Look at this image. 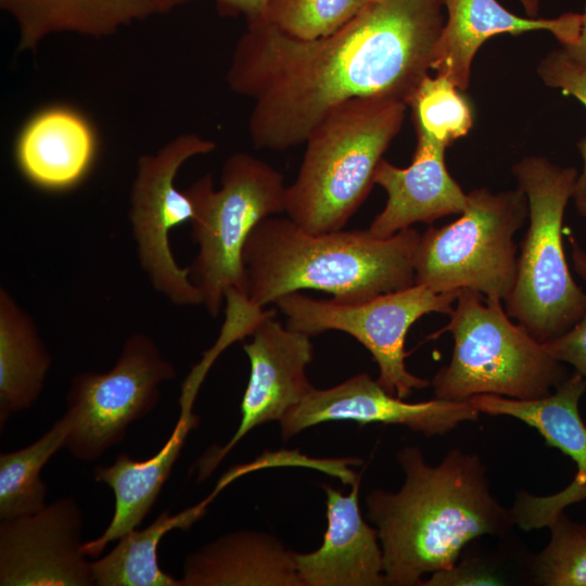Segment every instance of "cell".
Wrapping results in <instances>:
<instances>
[{"instance_id":"cell-1","label":"cell","mask_w":586,"mask_h":586,"mask_svg":"<svg viewBox=\"0 0 586 586\" xmlns=\"http://www.w3.org/2000/svg\"><path fill=\"white\" fill-rule=\"evenodd\" d=\"M442 0H368L333 34L289 36L265 21L247 23L226 80L253 101L255 148L305 143L333 107L355 98L406 102L432 67L445 15Z\"/></svg>"},{"instance_id":"cell-2","label":"cell","mask_w":586,"mask_h":586,"mask_svg":"<svg viewBox=\"0 0 586 586\" xmlns=\"http://www.w3.org/2000/svg\"><path fill=\"white\" fill-rule=\"evenodd\" d=\"M397 461L405 475L400 489H373L366 497L387 585H422L423 575L453 566L473 539L512 530L511 510L491 493L479 455L455 448L431 466L420 448L406 446Z\"/></svg>"},{"instance_id":"cell-3","label":"cell","mask_w":586,"mask_h":586,"mask_svg":"<svg viewBox=\"0 0 586 586\" xmlns=\"http://www.w3.org/2000/svg\"><path fill=\"white\" fill-rule=\"evenodd\" d=\"M421 234L413 228L379 238L367 230L313 233L292 219L268 217L251 232L244 250V295L263 308L305 289L359 303L415 284Z\"/></svg>"},{"instance_id":"cell-4","label":"cell","mask_w":586,"mask_h":586,"mask_svg":"<svg viewBox=\"0 0 586 586\" xmlns=\"http://www.w3.org/2000/svg\"><path fill=\"white\" fill-rule=\"evenodd\" d=\"M407 106L367 97L330 110L308 135L298 174L285 189L288 217L313 233L341 230L370 193Z\"/></svg>"},{"instance_id":"cell-5","label":"cell","mask_w":586,"mask_h":586,"mask_svg":"<svg viewBox=\"0 0 586 586\" xmlns=\"http://www.w3.org/2000/svg\"><path fill=\"white\" fill-rule=\"evenodd\" d=\"M512 171L527 199L528 228L506 311L544 344L570 330L586 311V293L572 278L562 241L564 211L579 173L540 156L521 160Z\"/></svg>"},{"instance_id":"cell-6","label":"cell","mask_w":586,"mask_h":586,"mask_svg":"<svg viewBox=\"0 0 586 586\" xmlns=\"http://www.w3.org/2000/svg\"><path fill=\"white\" fill-rule=\"evenodd\" d=\"M449 317L448 323L434 333L449 332L454 337L449 362L431 381L435 397L468 400L493 394L537 399L569 377L563 362L512 321L502 301L461 290Z\"/></svg>"},{"instance_id":"cell-7","label":"cell","mask_w":586,"mask_h":586,"mask_svg":"<svg viewBox=\"0 0 586 586\" xmlns=\"http://www.w3.org/2000/svg\"><path fill=\"white\" fill-rule=\"evenodd\" d=\"M220 182L215 189L207 174L186 189L194 208L191 238L199 249L189 277L212 317L219 315L229 291L244 295L245 243L263 219L284 212L286 189L277 169L244 152L227 158Z\"/></svg>"},{"instance_id":"cell-8","label":"cell","mask_w":586,"mask_h":586,"mask_svg":"<svg viewBox=\"0 0 586 586\" xmlns=\"http://www.w3.org/2000/svg\"><path fill=\"white\" fill-rule=\"evenodd\" d=\"M460 217L429 227L415 256V283L437 293L472 290L506 302L518 269L514 235L528 216L520 189L493 192L477 188L467 194Z\"/></svg>"},{"instance_id":"cell-9","label":"cell","mask_w":586,"mask_h":586,"mask_svg":"<svg viewBox=\"0 0 586 586\" xmlns=\"http://www.w3.org/2000/svg\"><path fill=\"white\" fill-rule=\"evenodd\" d=\"M459 292L437 293L415 283L359 303L316 300L294 292L275 304L286 317L290 329L309 336L336 330L355 337L377 362L379 384L390 394L406 399L413 391L431 385L429 380L412 374L406 367L407 332L426 314L449 316Z\"/></svg>"},{"instance_id":"cell-10","label":"cell","mask_w":586,"mask_h":586,"mask_svg":"<svg viewBox=\"0 0 586 586\" xmlns=\"http://www.w3.org/2000/svg\"><path fill=\"white\" fill-rule=\"evenodd\" d=\"M176 378L174 365L150 335H129L115 365L105 372L75 374L63 416L64 447L81 461H92L119 444L131 423L158 404L161 385Z\"/></svg>"},{"instance_id":"cell-11","label":"cell","mask_w":586,"mask_h":586,"mask_svg":"<svg viewBox=\"0 0 586 586\" xmlns=\"http://www.w3.org/2000/svg\"><path fill=\"white\" fill-rule=\"evenodd\" d=\"M216 143L196 133H181L137 162L130 190L129 220L139 264L156 292L177 306L201 305V296L170 249V231L193 217L186 190L175 186L191 157L213 152Z\"/></svg>"},{"instance_id":"cell-12","label":"cell","mask_w":586,"mask_h":586,"mask_svg":"<svg viewBox=\"0 0 586 586\" xmlns=\"http://www.w3.org/2000/svg\"><path fill=\"white\" fill-rule=\"evenodd\" d=\"M273 311L256 324L243 345L251 372L241 403V420L230 441L200 460L199 480L206 479L231 449L255 426L280 421L314 386L306 368L314 357L308 334L283 327Z\"/></svg>"},{"instance_id":"cell-13","label":"cell","mask_w":586,"mask_h":586,"mask_svg":"<svg viewBox=\"0 0 586 586\" xmlns=\"http://www.w3.org/2000/svg\"><path fill=\"white\" fill-rule=\"evenodd\" d=\"M82 512L64 497L31 514L0 522L1 586H91L82 551Z\"/></svg>"},{"instance_id":"cell-14","label":"cell","mask_w":586,"mask_h":586,"mask_svg":"<svg viewBox=\"0 0 586 586\" xmlns=\"http://www.w3.org/2000/svg\"><path fill=\"white\" fill-rule=\"evenodd\" d=\"M480 411L470 400L409 403L385 391L368 373H359L329 388H311L279 421L288 440L301 431L329 421L351 420L366 425H404L425 436L445 435L460 423L475 421Z\"/></svg>"},{"instance_id":"cell-15","label":"cell","mask_w":586,"mask_h":586,"mask_svg":"<svg viewBox=\"0 0 586 586\" xmlns=\"http://www.w3.org/2000/svg\"><path fill=\"white\" fill-rule=\"evenodd\" d=\"M359 484L360 476L347 495L331 485L322 486L328 520L323 542L315 551L295 552L303 586L386 585L378 531L360 512Z\"/></svg>"},{"instance_id":"cell-16","label":"cell","mask_w":586,"mask_h":586,"mask_svg":"<svg viewBox=\"0 0 586 586\" xmlns=\"http://www.w3.org/2000/svg\"><path fill=\"white\" fill-rule=\"evenodd\" d=\"M445 150L446 146L417 133L409 166L400 168L381 160L374 183L385 190L387 200L368 228L372 234L387 238L416 222L431 224L464 209L467 194L446 168Z\"/></svg>"},{"instance_id":"cell-17","label":"cell","mask_w":586,"mask_h":586,"mask_svg":"<svg viewBox=\"0 0 586 586\" xmlns=\"http://www.w3.org/2000/svg\"><path fill=\"white\" fill-rule=\"evenodd\" d=\"M445 23L437 41L431 69L447 77L464 91L469 87L473 58L491 37L533 30L551 33L563 47L579 36L582 14L568 12L556 18L522 17L497 0H442Z\"/></svg>"},{"instance_id":"cell-18","label":"cell","mask_w":586,"mask_h":586,"mask_svg":"<svg viewBox=\"0 0 586 586\" xmlns=\"http://www.w3.org/2000/svg\"><path fill=\"white\" fill-rule=\"evenodd\" d=\"M97 146L95 131L81 113L53 105L24 124L15 140L14 158L21 174L35 187L65 191L85 179Z\"/></svg>"},{"instance_id":"cell-19","label":"cell","mask_w":586,"mask_h":586,"mask_svg":"<svg viewBox=\"0 0 586 586\" xmlns=\"http://www.w3.org/2000/svg\"><path fill=\"white\" fill-rule=\"evenodd\" d=\"M180 586H303L295 552L271 534L240 530L189 553Z\"/></svg>"},{"instance_id":"cell-20","label":"cell","mask_w":586,"mask_h":586,"mask_svg":"<svg viewBox=\"0 0 586 586\" xmlns=\"http://www.w3.org/2000/svg\"><path fill=\"white\" fill-rule=\"evenodd\" d=\"M198 422L199 417L192 411L180 410L170 436L153 457L137 460L122 453L111 466L94 468V480L112 488L115 508L103 533L92 540L84 542L82 551L87 557H99L111 542L140 525L168 480L189 432Z\"/></svg>"},{"instance_id":"cell-21","label":"cell","mask_w":586,"mask_h":586,"mask_svg":"<svg viewBox=\"0 0 586 586\" xmlns=\"http://www.w3.org/2000/svg\"><path fill=\"white\" fill-rule=\"evenodd\" d=\"M0 8L16 23L20 52L54 34L109 37L156 13L151 0H0Z\"/></svg>"},{"instance_id":"cell-22","label":"cell","mask_w":586,"mask_h":586,"mask_svg":"<svg viewBox=\"0 0 586 586\" xmlns=\"http://www.w3.org/2000/svg\"><path fill=\"white\" fill-rule=\"evenodd\" d=\"M585 392L586 379L575 371L553 393L542 398L523 400L481 394L469 400L481 413L511 417L536 429L547 445L576 463L572 482L586 487V424L578 409Z\"/></svg>"},{"instance_id":"cell-23","label":"cell","mask_w":586,"mask_h":586,"mask_svg":"<svg viewBox=\"0 0 586 586\" xmlns=\"http://www.w3.org/2000/svg\"><path fill=\"white\" fill-rule=\"evenodd\" d=\"M52 364L37 324L4 288H0V424L29 409L39 398Z\"/></svg>"},{"instance_id":"cell-24","label":"cell","mask_w":586,"mask_h":586,"mask_svg":"<svg viewBox=\"0 0 586 586\" xmlns=\"http://www.w3.org/2000/svg\"><path fill=\"white\" fill-rule=\"evenodd\" d=\"M213 493L204 501L179 513L165 509L143 530H132L117 540L105 556L90 562L97 586H180L179 578L164 572L157 561V547L163 536L175 530H188L200 519Z\"/></svg>"},{"instance_id":"cell-25","label":"cell","mask_w":586,"mask_h":586,"mask_svg":"<svg viewBox=\"0 0 586 586\" xmlns=\"http://www.w3.org/2000/svg\"><path fill=\"white\" fill-rule=\"evenodd\" d=\"M66 433V422L62 417L34 443L0 454L1 520L36 513L46 507L48 489L40 472L64 447Z\"/></svg>"},{"instance_id":"cell-26","label":"cell","mask_w":586,"mask_h":586,"mask_svg":"<svg viewBox=\"0 0 586 586\" xmlns=\"http://www.w3.org/2000/svg\"><path fill=\"white\" fill-rule=\"evenodd\" d=\"M417 133L448 146L472 127V112L461 90L447 77L426 75L408 101Z\"/></svg>"},{"instance_id":"cell-27","label":"cell","mask_w":586,"mask_h":586,"mask_svg":"<svg viewBox=\"0 0 586 586\" xmlns=\"http://www.w3.org/2000/svg\"><path fill=\"white\" fill-rule=\"evenodd\" d=\"M550 539L532 564L534 582L543 586H586V523L561 513L548 526Z\"/></svg>"},{"instance_id":"cell-28","label":"cell","mask_w":586,"mask_h":586,"mask_svg":"<svg viewBox=\"0 0 586 586\" xmlns=\"http://www.w3.org/2000/svg\"><path fill=\"white\" fill-rule=\"evenodd\" d=\"M367 1L270 0L263 21L289 36L314 40L329 36L343 27Z\"/></svg>"},{"instance_id":"cell-29","label":"cell","mask_w":586,"mask_h":586,"mask_svg":"<svg viewBox=\"0 0 586 586\" xmlns=\"http://www.w3.org/2000/svg\"><path fill=\"white\" fill-rule=\"evenodd\" d=\"M537 72L547 86L561 89L562 93L575 97L586 106V67L572 59L563 47L548 53ZM578 148L584 165L576 180L574 201L586 199V138Z\"/></svg>"},{"instance_id":"cell-30","label":"cell","mask_w":586,"mask_h":586,"mask_svg":"<svg viewBox=\"0 0 586 586\" xmlns=\"http://www.w3.org/2000/svg\"><path fill=\"white\" fill-rule=\"evenodd\" d=\"M569 243L573 269L586 282V252L573 234H569ZM544 346L552 357L573 366L586 379V311L575 326Z\"/></svg>"},{"instance_id":"cell-31","label":"cell","mask_w":586,"mask_h":586,"mask_svg":"<svg viewBox=\"0 0 586 586\" xmlns=\"http://www.w3.org/2000/svg\"><path fill=\"white\" fill-rule=\"evenodd\" d=\"M500 574L479 559H466L456 562L446 570L432 573L430 578L423 581L425 586H475L501 585Z\"/></svg>"},{"instance_id":"cell-32","label":"cell","mask_w":586,"mask_h":586,"mask_svg":"<svg viewBox=\"0 0 586 586\" xmlns=\"http://www.w3.org/2000/svg\"><path fill=\"white\" fill-rule=\"evenodd\" d=\"M221 14H243L247 23L263 21L270 0H213Z\"/></svg>"},{"instance_id":"cell-33","label":"cell","mask_w":586,"mask_h":586,"mask_svg":"<svg viewBox=\"0 0 586 586\" xmlns=\"http://www.w3.org/2000/svg\"><path fill=\"white\" fill-rule=\"evenodd\" d=\"M563 48L572 59L586 67V3L584 12L582 13L581 30L577 41L572 46Z\"/></svg>"},{"instance_id":"cell-34","label":"cell","mask_w":586,"mask_h":586,"mask_svg":"<svg viewBox=\"0 0 586 586\" xmlns=\"http://www.w3.org/2000/svg\"><path fill=\"white\" fill-rule=\"evenodd\" d=\"M156 13H168L175 8L188 3L191 0H151Z\"/></svg>"},{"instance_id":"cell-35","label":"cell","mask_w":586,"mask_h":586,"mask_svg":"<svg viewBox=\"0 0 586 586\" xmlns=\"http://www.w3.org/2000/svg\"><path fill=\"white\" fill-rule=\"evenodd\" d=\"M530 17H537L539 11L538 0H518Z\"/></svg>"},{"instance_id":"cell-36","label":"cell","mask_w":586,"mask_h":586,"mask_svg":"<svg viewBox=\"0 0 586 586\" xmlns=\"http://www.w3.org/2000/svg\"><path fill=\"white\" fill-rule=\"evenodd\" d=\"M575 206L581 215L586 216V199L575 201Z\"/></svg>"}]
</instances>
